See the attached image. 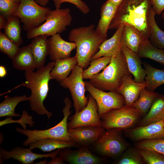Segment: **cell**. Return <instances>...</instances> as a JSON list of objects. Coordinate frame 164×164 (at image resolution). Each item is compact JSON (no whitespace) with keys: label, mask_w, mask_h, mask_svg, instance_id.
Masks as SVG:
<instances>
[{"label":"cell","mask_w":164,"mask_h":164,"mask_svg":"<svg viewBox=\"0 0 164 164\" xmlns=\"http://www.w3.org/2000/svg\"><path fill=\"white\" fill-rule=\"evenodd\" d=\"M152 8L151 0H123L117 7L109 29L130 25L149 39L148 21Z\"/></svg>","instance_id":"obj_1"},{"label":"cell","mask_w":164,"mask_h":164,"mask_svg":"<svg viewBox=\"0 0 164 164\" xmlns=\"http://www.w3.org/2000/svg\"><path fill=\"white\" fill-rule=\"evenodd\" d=\"M55 65V62H49L42 68L34 71H25L26 80L18 87L23 86L29 89L31 94L29 101L31 110L39 115L46 114L48 119L52 115L43 104L49 91V82L53 78L50 72Z\"/></svg>","instance_id":"obj_2"},{"label":"cell","mask_w":164,"mask_h":164,"mask_svg":"<svg viewBox=\"0 0 164 164\" xmlns=\"http://www.w3.org/2000/svg\"><path fill=\"white\" fill-rule=\"evenodd\" d=\"M94 25L72 29L68 39L76 45L75 56L77 65L86 69L90 65L92 56L97 51L100 45L107 38L100 34Z\"/></svg>","instance_id":"obj_3"},{"label":"cell","mask_w":164,"mask_h":164,"mask_svg":"<svg viewBox=\"0 0 164 164\" xmlns=\"http://www.w3.org/2000/svg\"><path fill=\"white\" fill-rule=\"evenodd\" d=\"M130 74L125 57L121 50L112 57L107 66L89 79V82L100 90L117 92L123 79Z\"/></svg>","instance_id":"obj_4"},{"label":"cell","mask_w":164,"mask_h":164,"mask_svg":"<svg viewBox=\"0 0 164 164\" xmlns=\"http://www.w3.org/2000/svg\"><path fill=\"white\" fill-rule=\"evenodd\" d=\"M63 101L65 106L62 110L63 117L55 126L44 130H32L16 127L15 130L17 132L27 137L22 143L23 146H27L37 140L46 138L57 139L71 142L68 132L67 124L68 118L71 114L70 109L72 102L67 97L64 99Z\"/></svg>","instance_id":"obj_5"},{"label":"cell","mask_w":164,"mask_h":164,"mask_svg":"<svg viewBox=\"0 0 164 164\" xmlns=\"http://www.w3.org/2000/svg\"><path fill=\"white\" fill-rule=\"evenodd\" d=\"M72 19L69 8L51 10L43 23L27 31V38L30 39L40 35L50 36L62 32L70 26Z\"/></svg>","instance_id":"obj_6"},{"label":"cell","mask_w":164,"mask_h":164,"mask_svg":"<svg viewBox=\"0 0 164 164\" xmlns=\"http://www.w3.org/2000/svg\"><path fill=\"white\" fill-rule=\"evenodd\" d=\"M20 1L18 9L12 15L19 19L24 31L38 27L45 21L51 10L50 8L40 5L35 0Z\"/></svg>","instance_id":"obj_7"},{"label":"cell","mask_w":164,"mask_h":164,"mask_svg":"<svg viewBox=\"0 0 164 164\" xmlns=\"http://www.w3.org/2000/svg\"><path fill=\"white\" fill-rule=\"evenodd\" d=\"M141 116L138 109L125 104L121 108L109 111L100 118L102 126L105 129L114 128L122 130L133 126Z\"/></svg>","instance_id":"obj_8"},{"label":"cell","mask_w":164,"mask_h":164,"mask_svg":"<svg viewBox=\"0 0 164 164\" xmlns=\"http://www.w3.org/2000/svg\"><path fill=\"white\" fill-rule=\"evenodd\" d=\"M83 68L77 64L66 78L59 82L63 87L68 89L76 112L81 111L87 106L88 97L85 96V82L83 78Z\"/></svg>","instance_id":"obj_9"},{"label":"cell","mask_w":164,"mask_h":164,"mask_svg":"<svg viewBox=\"0 0 164 164\" xmlns=\"http://www.w3.org/2000/svg\"><path fill=\"white\" fill-rule=\"evenodd\" d=\"M121 130L114 128L105 130L93 145L96 151L101 155L112 158L121 155L128 146L121 136Z\"/></svg>","instance_id":"obj_10"},{"label":"cell","mask_w":164,"mask_h":164,"mask_svg":"<svg viewBox=\"0 0 164 164\" xmlns=\"http://www.w3.org/2000/svg\"><path fill=\"white\" fill-rule=\"evenodd\" d=\"M86 91L95 100L98 107V112L101 118L109 111L118 109L125 104L124 97L118 92H106L93 86L89 81H84Z\"/></svg>","instance_id":"obj_11"},{"label":"cell","mask_w":164,"mask_h":164,"mask_svg":"<svg viewBox=\"0 0 164 164\" xmlns=\"http://www.w3.org/2000/svg\"><path fill=\"white\" fill-rule=\"evenodd\" d=\"M87 106L81 111L75 113L69 118L68 129L83 126H102V122L98 112L96 101L90 95Z\"/></svg>","instance_id":"obj_12"},{"label":"cell","mask_w":164,"mask_h":164,"mask_svg":"<svg viewBox=\"0 0 164 164\" xmlns=\"http://www.w3.org/2000/svg\"><path fill=\"white\" fill-rule=\"evenodd\" d=\"M105 129L103 127L87 126L68 129L71 142L77 147L89 148L100 138Z\"/></svg>","instance_id":"obj_13"},{"label":"cell","mask_w":164,"mask_h":164,"mask_svg":"<svg viewBox=\"0 0 164 164\" xmlns=\"http://www.w3.org/2000/svg\"><path fill=\"white\" fill-rule=\"evenodd\" d=\"M61 149H58L49 153L40 154L32 152L29 148L26 149L21 147H17L9 151L0 148V162H1L2 163L8 159L13 158L23 164H32L36 159H38L48 157L52 158L57 156Z\"/></svg>","instance_id":"obj_14"},{"label":"cell","mask_w":164,"mask_h":164,"mask_svg":"<svg viewBox=\"0 0 164 164\" xmlns=\"http://www.w3.org/2000/svg\"><path fill=\"white\" fill-rule=\"evenodd\" d=\"M61 149L59 156L64 161L70 164H99L104 162V159L95 155L89 148L80 147L74 150Z\"/></svg>","instance_id":"obj_15"},{"label":"cell","mask_w":164,"mask_h":164,"mask_svg":"<svg viewBox=\"0 0 164 164\" xmlns=\"http://www.w3.org/2000/svg\"><path fill=\"white\" fill-rule=\"evenodd\" d=\"M125 131L127 136L135 141L164 138V119Z\"/></svg>","instance_id":"obj_16"},{"label":"cell","mask_w":164,"mask_h":164,"mask_svg":"<svg viewBox=\"0 0 164 164\" xmlns=\"http://www.w3.org/2000/svg\"><path fill=\"white\" fill-rule=\"evenodd\" d=\"M48 41L49 55L53 61L70 57L71 52L76 48L74 43L65 41L59 33L50 36Z\"/></svg>","instance_id":"obj_17"},{"label":"cell","mask_w":164,"mask_h":164,"mask_svg":"<svg viewBox=\"0 0 164 164\" xmlns=\"http://www.w3.org/2000/svg\"><path fill=\"white\" fill-rule=\"evenodd\" d=\"M145 80L141 83L135 82L132 74L128 75L123 79L117 92L124 97L125 104L131 106L138 99L141 91L146 88Z\"/></svg>","instance_id":"obj_18"},{"label":"cell","mask_w":164,"mask_h":164,"mask_svg":"<svg viewBox=\"0 0 164 164\" xmlns=\"http://www.w3.org/2000/svg\"><path fill=\"white\" fill-rule=\"evenodd\" d=\"M124 26L117 29L113 36L106 39L99 46L96 53L91 57V61L103 56L112 57L121 50V37Z\"/></svg>","instance_id":"obj_19"},{"label":"cell","mask_w":164,"mask_h":164,"mask_svg":"<svg viewBox=\"0 0 164 164\" xmlns=\"http://www.w3.org/2000/svg\"><path fill=\"white\" fill-rule=\"evenodd\" d=\"M121 51L125 57L129 71L133 76L134 81L138 83L145 81L146 71L142 67V63L139 56L136 53L123 45Z\"/></svg>","instance_id":"obj_20"},{"label":"cell","mask_w":164,"mask_h":164,"mask_svg":"<svg viewBox=\"0 0 164 164\" xmlns=\"http://www.w3.org/2000/svg\"><path fill=\"white\" fill-rule=\"evenodd\" d=\"M47 37L45 35L38 36L33 38L30 43L37 70L45 66L46 57L49 55Z\"/></svg>","instance_id":"obj_21"},{"label":"cell","mask_w":164,"mask_h":164,"mask_svg":"<svg viewBox=\"0 0 164 164\" xmlns=\"http://www.w3.org/2000/svg\"><path fill=\"white\" fill-rule=\"evenodd\" d=\"M12 60L13 67L17 70L34 71L36 69L30 43L19 48Z\"/></svg>","instance_id":"obj_22"},{"label":"cell","mask_w":164,"mask_h":164,"mask_svg":"<svg viewBox=\"0 0 164 164\" xmlns=\"http://www.w3.org/2000/svg\"><path fill=\"white\" fill-rule=\"evenodd\" d=\"M117 7L110 0H107L101 7L100 18L96 29L100 34L106 38H107L108 30Z\"/></svg>","instance_id":"obj_23"},{"label":"cell","mask_w":164,"mask_h":164,"mask_svg":"<svg viewBox=\"0 0 164 164\" xmlns=\"http://www.w3.org/2000/svg\"><path fill=\"white\" fill-rule=\"evenodd\" d=\"M77 64L78 61L75 56L57 60L55 61L54 66L50 72V75L53 79L60 82L69 76Z\"/></svg>","instance_id":"obj_24"},{"label":"cell","mask_w":164,"mask_h":164,"mask_svg":"<svg viewBox=\"0 0 164 164\" xmlns=\"http://www.w3.org/2000/svg\"><path fill=\"white\" fill-rule=\"evenodd\" d=\"M146 39L142 34L133 26L125 25L121 37V44L136 53L141 43Z\"/></svg>","instance_id":"obj_25"},{"label":"cell","mask_w":164,"mask_h":164,"mask_svg":"<svg viewBox=\"0 0 164 164\" xmlns=\"http://www.w3.org/2000/svg\"><path fill=\"white\" fill-rule=\"evenodd\" d=\"M164 119V95L159 94L148 112L142 119L139 126L146 125Z\"/></svg>","instance_id":"obj_26"},{"label":"cell","mask_w":164,"mask_h":164,"mask_svg":"<svg viewBox=\"0 0 164 164\" xmlns=\"http://www.w3.org/2000/svg\"><path fill=\"white\" fill-rule=\"evenodd\" d=\"M29 145V148L31 150L34 149L38 148L44 152H50L59 149L77 147L72 142H68L54 138L39 139Z\"/></svg>","instance_id":"obj_27"},{"label":"cell","mask_w":164,"mask_h":164,"mask_svg":"<svg viewBox=\"0 0 164 164\" xmlns=\"http://www.w3.org/2000/svg\"><path fill=\"white\" fill-rule=\"evenodd\" d=\"M146 71L145 77L146 89L151 91L164 84V70L157 69L146 62L142 63Z\"/></svg>","instance_id":"obj_28"},{"label":"cell","mask_w":164,"mask_h":164,"mask_svg":"<svg viewBox=\"0 0 164 164\" xmlns=\"http://www.w3.org/2000/svg\"><path fill=\"white\" fill-rule=\"evenodd\" d=\"M137 53L140 58L149 59L164 65V50L155 46L149 39H145L141 43Z\"/></svg>","instance_id":"obj_29"},{"label":"cell","mask_w":164,"mask_h":164,"mask_svg":"<svg viewBox=\"0 0 164 164\" xmlns=\"http://www.w3.org/2000/svg\"><path fill=\"white\" fill-rule=\"evenodd\" d=\"M20 21L18 17L13 15H11L7 19L3 28L5 35L19 47L23 43L21 35Z\"/></svg>","instance_id":"obj_30"},{"label":"cell","mask_w":164,"mask_h":164,"mask_svg":"<svg viewBox=\"0 0 164 164\" xmlns=\"http://www.w3.org/2000/svg\"><path fill=\"white\" fill-rule=\"evenodd\" d=\"M156 14L152 8L148 19L149 39L156 47L164 50V31L157 25L155 19Z\"/></svg>","instance_id":"obj_31"},{"label":"cell","mask_w":164,"mask_h":164,"mask_svg":"<svg viewBox=\"0 0 164 164\" xmlns=\"http://www.w3.org/2000/svg\"><path fill=\"white\" fill-rule=\"evenodd\" d=\"M29 99V97L26 94L13 97L5 96L4 101L0 104V117L21 116L22 115L15 112V108L19 102L28 101Z\"/></svg>","instance_id":"obj_32"},{"label":"cell","mask_w":164,"mask_h":164,"mask_svg":"<svg viewBox=\"0 0 164 164\" xmlns=\"http://www.w3.org/2000/svg\"><path fill=\"white\" fill-rule=\"evenodd\" d=\"M159 94L157 92L144 88L141 91L138 98L132 106L138 109L142 115H145Z\"/></svg>","instance_id":"obj_33"},{"label":"cell","mask_w":164,"mask_h":164,"mask_svg":"<svg viewBox=\"0 0 164 164\" xmlns=\"http://www.w3.org/2000/svg\"><path fill=\"white\" fill-rule=\"evenodd\" d=\"M111 58L110 56H103L91 61L89 66L83 70V79L89 80L99 73L109 64Z\"/></svg>","instance_id":"obj_34"},{"label":"cell","mask_w":164,"mask_h":164,"mask_svg":"<svg viewBox=\"0 0 164 164\" xmlns=\"http://www.w3.org/2000/svg\"><path fill=\"white\" fill-rule=\"evenodd\" d=\"M145 162L139 153L138 149L129 148L125 150L117 161L116 164H143Z\"/></svg>","instance_id":"obj_35"},{"label":"cell","mask_w":164,"mask_h":164,"mask_svg":"<svg viewBox=\"0 0 164 164\" xmlns=\"http://www.w3.org/2000/svg\"><path fill=\"white\" fill-rule=\"evenodd\" d=\"M1 31L0 32V51L12 59L19 49Z\"/></svg>","instance_id":"obj_36"},{"label":"cell","mask_w":164,"mask_h":164,"mask_svg":"<svg viewBox=\"0 0 164 164\" xmlns=\"http://www.w3.org/2000/svg\"><path fill=\"white\" fill-rule=\"evenodd\" d=\"M136 145L138 149H150L164 155V138L142 140Z\"/></svg>","instance_id":"obj_37"},{"label":"cell","mask_w":164,"mask_h":164,"mask_svg":"<svg viewBox=\"0 0 164 164\" xmlns=\"http://www.w3.org/2000/svg\"><path fill=\"white\" fill-rule=\"evenodd\" d=\"M145 162L148 164H164V155L155 151L138 149Z\"/></svg>","instance_id":"obj_38"},{"label":"cell","mask_w":164,"mask_h":164,"mask_svg":"<svg viewBox=\"0 0 164 164\" xmlns=\"http://www.w3.org/2000/svg\"><path fill=\"white\" fill-rule=\"evenodd\" d=\"M21 118L18 120H13L12 117L10 116L7 118L5 119L0 121V127L5 125L13 123H17L20 124L24 129H26L27 124L29 125L30 127H32L35 124V123L32 121V118L29 115L28 112L26 110H23L22 112Z\"/></svg>","instance_id":"obj_39"},{"label":"cell","mask_w":164,"mask_h":164,"mask_svg":"<svg viewBox=\"0 0 164 164\" xmlns=\"http://www.w3.org/2000/svg\"><path fill=\"white\" fill-rule=\"evenodd\" d=\"M20 0H0L1 14L7 19L15 12L20 3Z\"/></svg>","instance_id":"obj_40"},{"label":"cell","mask_w":164,"mask_h":164,"mask_svg":"<svg viewBox=\"0 0 164 164\" xmlns=\"http://www.w3.org/2000/svg\"><path fill=\"white\" fill-rule=\"evenodd\" d=\"M53 1L56 9H60L62 3L67 2L73 4L83 14H86L90 11L87 5L82 0H50Z\"/></svg>","instance_id":"obj_41"},{"label":"cell","mask_w":164,"mask_h":164,"mask_svg":"<svg viewBox=\"0 0 164 164\" xmlns=\"http://www.w3.org/2000/svg\"><path fill=\"white\" fill-rule=\"evenodd\" d=\"M152 7L156 14L160 15L164 10V0H151Z\"/></svg>","instance_id":"obj_42"},{"label":"cell","mask_w":164,"mask_h":164,"mask_svg":"<svg viewBox=\"0 0 164 164\" xmlns=\"http://www.w3.org/2000/svg\"><path fill=\"white\" fill-rule=\"evenodd\" d=\"M55 156L52 158V160L50 162H47L48 164H65L64 161L59 156Z\"/></svg>","instance_id":"obj_43"},{"label":"cell","mask_w":164,"mask_h":164,"mask_svg":"<svg viewBox=\"0 0 164 164\" xmlns=\"http://www.w3.org/2000/svg\"><path fill=\"white\" fill-rule=\"evenodd\" d=\"M7 19L2 15H0V29H3L6 23Z\"/></svg>","instance_id":"obj_44"},{"label":"cell","mask_w":164,"mask_h":164,"mask_svg":"<svg viewBox=\"0 0 164 164\" xmlns=\"http://www.w3.org/2000/svg\"><path fill=\"white\" fill-rule=\"evenodd\" d=\"M7 74L6 70L3 66H0V77L2 78L4 77Z\"/></svg>","instance_id":"obj_45"},{"label":"cell","mask_w":164,"mask_h":164,"mask_svg":"<svg viewBox=\"0 0 164 164\" xmlns=\"http://www.w3.org/2000/svg\"><path fill=\"white\" fill-rule=\"evenodd\" d=\"M40 5L45 7L48 4L49 0H35Z\"/></svg>","instance_id":"obj_46"},{"label":"cell","mask_w":164,"mask_h":164,"mask_svg":"<svg viewBox=\"0 0 164 164\" xmlns=\"http://www.w3.org/2000/svg\"><path fill=\"white\" fill-rule=\"evenodd\" d=\"M117 7L120 5L123 0H110Z\"/></svg>","instance_id":"obj_47"},{"label":"cell","mask_w":164,"mask_h":164,"mask_svg":"<svg viewBox=\"0 0 164 164\" xmlns=\"http://www.w3.org/2000/svg\"><path fill=\"white\" fill-rule=\"evenodd\" d=\"M47 161L46 160H45L43 161H41L39 162L36 163L37 164H47Z\"/></svg>","instance_id":"obj_48"},{"label":"cell","mask_w":164,"mask_h":164,"mask_svg":"<svg viewBox=\"0 0 164 164\" xmlns=\"http://www.w3.org/2000/svg\"><path fill=\"white\" fill-rule=\"evenodd\" d=\"M162 17L163 19H164V10L162 13Z\"/></svg>","instance_id":"obj_49"}]
</instances>
